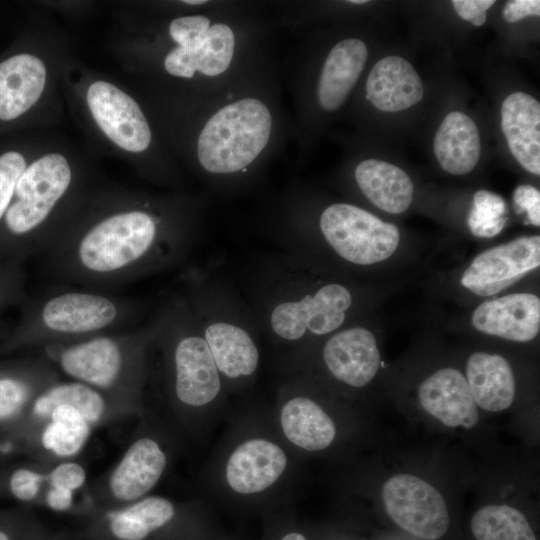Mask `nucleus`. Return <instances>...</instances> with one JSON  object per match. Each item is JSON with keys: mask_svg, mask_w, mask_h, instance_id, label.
Instances as JSON below:
<instances>
[{"mask_svg": "<svg viewBox=\"0 0 540 540\" xmlns=\"http://www.w3.org/2000/svg\"><path fill=\"white\" fill-rule=\"evenodd\" d=\"M22 261L0 259V315L10 306L18 305L26 296V272Z\"/></svg>", "mask_w": 540, "mask_h": 540, "instance_id": "nucleus-34", "label": "nucleus"}, {"mask_svg": "<svg viewBox=\"0 0 540 540\" xmlns=\"http://www.w3.org/2000/svg\"><path fill=\"white\" fill-rule=\"evenodd\" d=\"M423 93V84L415 68L398 56L380 59L366 82L367 100L384 112L410 108L422 99Z\"/></svg>", "mask_w": 540, "mask_h": 540, "instance_id": "nucleus-19", "label": "nucleus"}, {"mask_svg": "<svg viewBox=\"0 0 540 540\" xmlns=\"http://www.w3.org/2000/svg\"><path fill=\"white\" fill-rule=\"evenodd\" d=\"M87 110L100 132L114 146L141 154L152 143V131L140 105L117 85L98 79L85 91Z\"/></svg>", "mask_w": 540, "mask_h": 540, "instance_id": "nucleus-8", "label": "nucleus"}, {"mask_svg": "<svg viewBox=\"0 0 540 540\" xmlns=\"http://www.w3.org/2000/svg\"><path fill=\"white\" fill-rule=\"evenodd\" d=\"M162 242L163 219L145 202L83 195L42 254L61 279L109 292L144 271Z\"/></svg>", "mask_w": 540, "mask_h": 540, "instance_id": "nucleus-1", "label": "nucleus"}, {"mask_svg": "<svg viewBox=\"0 0 540 540\" xmlns=\"http://www.w3.org/2000/svg\"><path fill=\"white\" fill-rule=\"evenodd\" d=\"M17 306V320L0 336L1 353L118 332L135 312L126 298L88 288L25 296Z\"/></svg>", "mask_w": 540, "mask_h": 540, "instance_id": "nucleus-3", "label": "nucleus"}, {"mask_svg": "<svg viewBox=\"0 0 540 540\" xmlns=\"http://www.w3.org/2000/svg\"><path fill=\"white\" fill-rule=\"evenodd\" d=\"M471 531L477 540H536L523 513L505 504L479 509L471 519Z\"/></svg>", "mask_w": 540, "mask_h": 540, "instance_id": "nucleus-30", "label": "nucleus"}, {"mask_svg": "<svg viewBox=\"0 0 540 540\" xmlns=\"http://www.w3.org/2000/svg\"><path fill=\"white\" fill-rule=\"evenodd\" d=\"M320 229L343 259L370 265L389 258L400 241L398 228L357 206L336 203L320 217Z\"/></svg>", "mask_w": 540, "mask_h": 540, "instance_id": "nucleus-7", "label": "nucleus"}, {"mask_svg": "<svg viewBox=\"0 0 540 540\" xmlns=\"http://www.w3.org/2000/svg\"><path fill=\"white\" fill-rule=\"evenodd\" d=\"M165 466V454L154 440L135 441L111 476L112 494L123 501L141 497L158 482Z\"/></svg>", "mask_w": 540, "mask_h": 540, "instance_id": "nucleus-21", "label": "nucleus"}, {"mask_svg": "<svg viewBox=\"0 0 540 540\" xmlns=\"http://www.w3.org/2000/svg\"><path fill=\"white\" fill-rule=\"evenodd\" d=\"M467 383L477 406L499 412L510 407L515 380L509 362L498 354L475 352L467 360Z\"/></svg>", "mask_w": 540, "mask_h": 540, "instance_id": "nucleus-22", "label": "nucleus"}, {"mask_svg": "<svg viewBox=\"0 0 540 540\" xmlns=\"http://www.w3.org/2000/svg\"><path fill=\"white\" fill-rule=\"evenodd\" d=\"M174 515L170 501L162 497H147L111 520L112 533L121 540H142L153 530L165 525Z\"/></svg>", "mask_w": 540, "mask_h": 540, "instance_id": "nucleus-28", "label": "nucleus"}, {"mask_svg": "<svg viewBox=\"0 0 540 540\" xmlns=\"http://www.w3.org/2000/svg\"><path fill=\"white\" fill-rule=\"evenodd\" d=\"M51 422L42 434L44 447L59 456L76 454L89 435V423L74 408L60 405L51 412Z\"/></svg>", "mask_w": 540, "mask_h": 540, "instance_id": "nucleus-31", "label": "nucleus"}, {"mask_svg": "<svg viewBox=\"0 0 540 540\" xmlns=\"http://www.w3.org/2000/svg\"><path fill=\"white\" fill-rule=\"evenodd\" d=\"M85 471L77 463H63L58 465L51 473L52 487L73 492L85 482Z\"/></svg>", "mask_w": 540, "mask_h": 540, "instance_id": "nucleus-37", "label": "nucleus"}, {"mask_svg": "<svg viewBox=\"0 0 540 540\" xmlns=\"http://www.w3.org/2000/svg\"><path fill=\"white\" fill-rule=\"evenodd\" d=\"M433 150L438 163L446 172L453 175L471 172L481 152L477 125L464 113L450 112L435 134Z\"/></svg>", "mask_w": 540, "mask_h": 540, "instance_id": "nucleus-23", "label": "nucleus"}, {"mask_svg": "<svg viewBox=\"0 0 540 540\" xmlns=\"http://www.w3.org/2000/svg\"><path fill=\"white\" fill-rule=\"evenodd\" d=\"M480 332L516 342L534 339L540 329V299L514 293L480 304L471 318Z\"/></svg>", "mask_w": 540, "mask_h": 540, "instance_id": "nucleus-13", "label": "nucleus"}, {"mask_svg": "<svg viewBox=\"0 0 540 540\" xmlns=\"http://www.w3.org/2000/svg\"><path fill=\"white\" fill-rule=\"evenodd\" d=\"M507 207L504 199L491 191L479 190L473 196L468 226L476 237L491 238L505 226Z\"/></svg>", "mask_w": 540, "mask_h": 540, "instance_id": "nucleus-32", "label": "nucleus"}, {"mask_svg": "<svg viewBox=\"0 0 540 540\" xmlns=\"http://www.w3.org/2000/svg\"><path fill=\"white\" fill-rule=\"evenodd\" d=\"M540 15V1L538 0H512L506 3L502 16L505 21L515 23L527 16Z\"/></svg>", "mask_w": 540, "mask_h": 540, "instance_id": "nucleus-39", "label": "nucleus"}, {"mask_svg": "<svg viewBox=\"0 0 540 540\" xmlns=\"http://www.w3.org/2000/svg\"><path fill=\"white\" fill-rule=\"evenodd\" d=\"M175 392L190 406L211 402L220 391L218 369L204 338L181 337L174 349Z\"/></svg>", "mask_w": 540, "mask_h": 540, "instance_id": "nucleus-14", "label": "nucleus"}, {"mask_svg": "<svg viewBox=\"0 0 540 540\" xmlns=\"http://www.w3.org/2000/svg\"><path fill=\"white\" fill-rule=\"evenodd\" d=\"M286 464V455L279 446L264 439H252L238 446L230 456L226 479L238 493H257L270 487Z\"/></svg>", "mask_w": 540, "mask_h": 540, "instance_id": "nucleus-17", "label": "nucleus"}, {"mask_svg": "<svg viewBox=\"0 0 540 540\" xmlns=\"http://www.w3.org/2000/svg\"><path fill=\"white\" fill-rule=\"evenodd\" d=\"M168 33L175 46L165 55L163 67L176 78L196 74L216 77L225 73L234 58L236 35L230 25L201 14L171 20Z\"/></svg>", "mask_w": 540, "mask_h": 540, "instance_id": "nucleus-6", "label": "nucleus"}, {"mask_svg": "<svg viewBox=\"0 0 540 540\" xmlns=\"http://www.w3.org/2000/svg\"><path fill=\"white\" fill-rule=\"evenodd\" d=\"M355 179L363 194L383 211L400 214L412 202L414 186L410 177L391 163L364 160L355 169Z\"/></svg>", "mask_w": 540, "mask_h": 540, "instance_id": "nucleus-24", "label": "nucleus"}, {"mask_svg": "<svg viewBox=\"0 0 540 540\" xmlns=\"http://www.w3.org/2000/svg\"><path fill=\"white\" fill-rule=\"evenodd\" d=\"M83 197L76 167L63 153L32 157L0 224V259L42 253Z\"/></svg>", "mask_w": 540, "mask_h": 540, "instance_id": "nucleus-2", "label": "nucleus"}, {"mask_svg": "<svg viewBox=\"0 0 540 540\" xmlns=\"http://www.w3.org/2000/svg\"><path fill=\"white\" fill-rule=\"evenodd\" d=\"M352 297L340 284H328L315 295H306L299 301L277 305L271 313L273 331L283 339L297 340L306 330L317 335L337 329L345 319Z\"/></svg>", "mask_w": 540, "mask_h": 540, "instance_id": "nucleus-12", "label": "nucleus"}, {"mask_svg": "<svg viewBox=\"0 0 540 540\" xmlns=\"http://www.w3.org/2000/svg\"><path fill=\"white\" fill-rule=\"evenodd\" d=\"M281 425L293 444L309 451L327 448L336 434L332 419L318 404L305 397L293 398L285 404Z\"/></svg>", "mask_w": 540, "mask_h": 540, "instance_id": "nucleus-26", "label": "nucleus"}, {"mask_svg": "<svg viewBox=\"0 0 540 540\" xmlns=\"http://www.w3.org/2000/svg\"><path fill=\"white\" fill-rule=\"evenodd\" d=\"M42 480L43 477L38 472L26 467H17L1 477L0 486L17 500L27 502L38 495Z\"/></svg>", "mask_w": 540, "mask_h": 540, "instance_id": "nucleus-35", "label": "nucleus"}, {"mask_svg": "<svg viewBox=\"0 0 540 540\" xmlns=\"http://www.w3.org/2000/svg\"><path fill=\"white\" fill-rule=\"evenodd\" d=\"M349 3L351 4H363V3H367L366 0H351L349 1Z\"/></svg>", "mask_w": 540, "mask_h": 540, "instance_id": "nucleus-43", "label": "nucleus"}, {"mask_svg": "<svg viewBox=\"0 0 540 540\" xmlns=\"http://www.w3.org/2000/svg\"><path fill=\"white\" fill-rule=\"evenodd\" d=\"M281 540H306L305 537L299 533H289L285 535Z\"/></svg>", "mask_w": 540, "mask_h": 540, "instance_id": "nucleus-41", "label": "nucleus"}, {"mask_svg": "<svg viewBox=\"0 0 540 540\" xmlns=\"http://www.w3.org/2000/svg\"><path fill=\"white\" fill-rule=\"evenodd\" d=\"M72 502V492L52 487L47 494V503L54 510H65Z\"/></svg>", "mask_w": 540, "mask_h": 540, "instance_id": "nucleus-40", "label": "nucleus"}, {"mask_svg": "<svg viewBox=\"0 0 540 540\" xmlns=\"http://www.w3.org/2000/svg\"><path fill=\"white\" fill-rule=\"evenodd\" d=\"M389 517L400 528L427 540L441 538L449 527L446 502L439 491L411 474H397L382 488Z\"/></svg>", "mask_w": 540, "mask_h": 540, "instance_id": "nucleus-9", "label": "nucleus"}, {"mask_svg": "<svg viewBox=\"0 0 540 540\" xmlns=\"http://www.w3.org/2000/svg\"><path fill=\"white\" fill-rule=\"evenodd\" d=\"M41 373L28 361L0 363V426L16 419L40 383Z\"/></svg>", "mask_w": 540, "mask_h": 540, "instance_id": "nucleus-27", "label": "nucleus"}, {"mask_svg": "<svg viewBox=\"0 0 540 540\" xmlns=\"http://www.w3.org/2000/svg\"><path fill=\"white\" fill-rule=\"evenodd\" d=\"M183 3L188 4V5H201V4H205L207 2L204 1V0H201V1L200 0H198V1L197 0L196 1H190L189 0V1H183Z\"/></svg>", "mask_w": 540, "mask_h": 540, "instance_id": "nucleus-42", "label": "nucleus"}, {"mask_svg": "<svg viewBox=\"0 0 540 540\" xmlns=\"http://www.w3.org/2000/svg\"><path fill=\"white\" fill-rule=\"evenodd\" d=\"M273 119L259 98L244 97L215 111L202 126L196 141L200 166L213 174L241 171L267 147Z\"/></svg>", "mask_w": 540, "mask_h": 540, "instance_id": "nucleus-4", "label": "nucleus"}, {"mask_svg": "<svg viewBox=\"0 0 540 540\" xmlns=\"http://www.w3.org/2000/svg\"><path fill=\"white\" fill-rule=\"evenodd\" d=\"M60 405L76 409L88 423L96 422L105 410V401L97 389L81 382L55 384L35 400L33 413L46 416Z\"/></svg>", "mask_w": 540, "mask_h": 540, "instance_id": "nucleus-29", "label": "nucleus"}, {"mask_svg": "<svg viewBox=\"0 0 540 540\" xmlns=\"http://www.w3.org/2000/svg\"><path fill=\"white\" fill-rule=\"evenodd\" d=\"M513 202L517 212H524L528 223L540 225V192L531 185H520L513 192Z\"/></svg>", "mask_w": 540, "mask_h": 540, "instance_id": "nucleus-36", "label": "nucleus"}, {"mask_svg": "<svg viewBox=\"0 0 540 540\" xmlns=\"http://www.w3.org/2000/svg\"><path fill=\"white\" fill-rule=\"evenodd\" d=\"M540 237H520L477 255L461 283L472 293L490 296L506 289L539 267Z\"/></svg>", "mask_w": 540, "mask_h": 540, "instance_id": "nucleus-11", "label": "nucleus"}, {"mask_svg": "<svg viewBox=\"0 0 540 540\" xmlns=\"http://www.w3.org/2000/svg\"><path fill=\"white\" fill-rule=\"evenodd\" d=\"M48 69L37 53L16 48L0 58V131L20 125L43 97Z\"/></svg>", "mask_w": 540, "mask_h": 540, "instance_id": "nucleus-10", "label": "nucleus"}, {"mask_svg": "<svg viewBox=\"0 0 540 540\" xmlns=\"http://www.w3.org/2000/svg\"><path fill=\"white\" fill-rule=\"evenodd\" d=\"M501 127L508 147L527 171L540 174V104L524 92L510 94L502 103Z\"/></svg>", "mask_w": 540, "mask_h": 540, "instance_id": "nucleus-18", "label": "nucleus"}, {"mask_svg": "<svg viewBox=\"0 0 540 540\" xmlns=\"http://www.w3.org/2000/svg\"><path fill=\"white\" fill-rule=\"evenodd\" d=\"M494 0H453L456 13L475 26H482L486 21V11L493 6Z\"/></svg>", "mask_w": 540, "mask_h": 540, "instance_id": "nucleus-38", "label": "nucleus"}, {"mask_svg": "<svg viewBox=\"0 0 540 540\" xmlns=\"http://www.w3.org/2000/svg\"><path fill=\"white\" fill-rule=\"evenodd\" d=\"M204 339L217 369L227 377L248 376L255 371L259 353L242 328L224 322L214 323L206 328Z\"/></svg>", "mask_w": 540, "mask_h": 540, "instance_id": "nucleus-25", "label": "nucleus"}, {"mask_svg": "<svg viewBox=\"0 0 540 540\" xmlns=\"http://www.w3.org/2000/svg\"><path fill=\"white\" fill-rule=\"evenodd\" d=\"M367 57V46L358 38H347L333 46L324 61L317 84V99L323 110L333 112L344 104Z\"/></svg>", "mask_w": 540, "mask_h": 540, "instance_id": "nucleus-20", "label": "nucleus"}, {"mask_svg": "<svg viewBox=\"0 0 540 540\" xmlns=\"http://www.w3.org/2000/svg\"><path fill=\"white\" fill-rule=\"evenodd\" d=\"M418 397L423 409L446 426L469 429L478 423V407L459 370H438L422 382Z\"/></svg>", "mask_w": 540, "mask_h": 540, "instance_id": "nucleus-15", "label": "nucleus"}, {"mask_svg": "<svg viewBox=\"0 0 540 540\" xmlns=\"http://www.w3.org/2000/svg\"><path fill=\"white\" fill-rule=\"evenodd\" d=\"M142 340V334L118 331L41 347L68 376L104 390L126 385Z\"/></svg>", "mask_w": 540, "mask_h": 540, "instance_id": "nucleus-5", "label": "nucleus"}, {"mask_svg": "<svg viewBox=\"0 0 540 540\" xmlns=\"http://www.w3.org/2000/svg\"><path fill=\"white\" fill-rule=\"evenodd\" d=\"M323 357L338 380L354 387L368 384L380 365L375 337L363 327H353L333 335L325 344Z\"/></svg>", "mask_w": 540, "mask_h": 540, "instance_id": "nucleus-16", "label": "nucleus"}, {"mask_svg": "<svg viewBox=\"0 0 540 540\" xmlns=\"http://www.w3.org/2000/svg\"><path fill=\"white\" fill-rule=\"evenodd\" d=\"M31 158L29 149L19 141L0 144V224L12 200L16 183Z\"/></svg>", "mask_w": 540, "mask_h": 540, "instance_id": "nucleus-33", "label": "nucleus"}]
</instances>
